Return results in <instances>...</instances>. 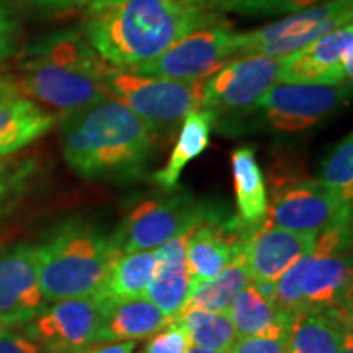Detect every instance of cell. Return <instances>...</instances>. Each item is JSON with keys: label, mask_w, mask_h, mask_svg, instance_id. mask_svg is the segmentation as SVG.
<instances>
[{"label": "cell", "mask_w": 353, "mask_h": 353, "mask_svg": "<svg viewBox=\"0 0 353 353\" xmlns=\"http://www.w3.org/2000/svg\"><path fill=\"white\" fill-rule=\"evenodd\" d=\"M218 19L182 0H100L85 7L82 34L108 65L132 70Z\"/></svg>", "instance_id": "6da1fadb"}, {"label": "cell", "mask_w": 353, "mask_h": 353, "mask_svg": "<svg viewBox=\"0 0 353 353\" xmlns=\"http://www.w3.org/2000/svg\"><path fill=\"white\" fill-rule=\"evenodd\" d=\"M61 132L69 169L81 179L112 183L141 179L157 141L151 128L113 97L65 113Z\"/></svg>", "instance_id": "7a4b0ae2"}, {"label": "cell", "mask_w": 353, "mask_h": 353, "mask_svg": "<svg viewBox=\"0 0 353 353\" xmlns=\"http://www.w3.org/2000/svg\"><path fill=\"white\" fill-rule=\"evenodd\" d=\"M107 69L82 33L59 30L26 48L15 81L26 99L65 114L110 97Z\"/></svg>", "instance_id": "3957f363"}, {"label": "cell", "mask_w": 353, "mask_h": 353, "mask_svg": "<svg viewBox=\"0 0 353 353\" xmlns=\"http://www.w3.org/2000/svg\"><path fill=\"white\" fill-rule=\"evenodd\" d=\"M39 286L46 303L95 294L117 259L112 236L95 224L69 219L37 245Z\"/></svg>", "instance_id": "277c9868"}, {"label": "cell", "mask_w": 353, "mask_h": 353, "mask_svg": "<svg viewBox=\"0 0 353 353\" xmlns=\"http://www.w3.org/2000/svg\"><path fill=\"white\" fill-rule=\"evenodd\" d=\"M201 82L144 76L108 65L105 85L110 97L134 112L159 138H172L193 110L200 108Z\"/></svg>", "instance_id": "5b68a950"}, {"label": "cell", "mask_w": 353, "mask_h": 353, "mask_svg": "<svg viewBox=\"0 0 353 353\" xmlns=\"http://www.w3.org/2000/svg\"><path fill=\"white\" fill-rule=\"evenodd\" d=\"M350 85H309L283 83L260 99L255 107L228 128L241 130L249 123L252 128L293 134L307 131L329 120L350 100Z\"/></svg>", "instance_id": "8992f818"}, {"label": "cell", "mask_w": 353, "mask_h": 353, "mask_svg": "<svg viewBox=\"0 0 353 353\" xmlns=\"http://www.w3.org/2000/svg\"><path fill=\"white\" fill-rule=\"evenodd\" d=\"M216 210L190 193L151 198L128 211L112 234L118 255L152 250L176 236L187 234L203 221L216 218Z\"/></svg>", "instance_id": "52a82bcc"}, {"label": "cell", "mask_w": 353, "mask_h": 353, "mask_svg": "<svg viewBox=\"0 0 353 353\" xmlns=\"http://www.w3.org/2000/svg\"><path fill=\"white\" fill-rule=\"evenodd\" d=\"M353 0H322L303 10L293 12L275 23L236 33L234 52L242 56L265 54L283 57L314 43L334 30L352 23Z\"/></svg>", "instance_id": "ba28073f"}, {"label": "cell", "mask_w": 353, "mask_h": 353, "mask_svg": "<svg viewBox=\"0 0 353 353\" xmlns=\"http://www.w3.org/2000/svg\"><path fill=\"white\" fill-rule=\"evenodd\" d=\"M301 291L307 311L330 312L350 322V226L329 229L317 236L304 267Z\"/></svg>", "instance_id": "9c48e42d"}, {"label": "cell", "mask_w": 353, "mask_h": 353, "mask_svg": "<svg viewBox=\"0 0 353 353\" xmlns=\"http://www.w3.org/2000/svg\"><path fill=\"white\" fill-rule=\"evenodd\" d=\"M281 57L252 54L232 59L201 82L200 108L211 110L228 126L249 113L280 82Z\"/></svg>", "instance_id": "30bf717a"}, {"label": "cell", "mask_w": 353, "mask_h": 353, "mask_svg": "<svg viewBox=\"0 0 353 353\" xmlns=\"http://www.w3.org/2000/svg\"><path fill=\"white\" fill-rule=\"evenodd\" d=\"M234 39L236 32L219 17L193 30L156 59L132 69V72L174 81H203L236 59Z\"/></svg>", "instance_id": "8fae6325"}, {"label": "cell", "mask_w": 353, "mask_h": 353, "mask_svg": "<svg viewBox=\"0 0 353 353\" xmlns=\"http://www.w3.org/2000/svg\"><path fill=\"white\" fill-rule=\"evenodd\" d=\"M265 221L272 226L299 234H319L350 226L352 203L316 179L283 183L268 201Z\"/></svg>", "instance_id": "7c38bea8"}, {"label": "cell", "mask_w": 353, "mask_h": 353, "mask_svg": "<svg viewBox=\"0 0 353 353\" xmlns=\"http://www.w3.org/2000/svg\"><path fill=\"white\" fill-rule=\"evenodd\" d=\"M101 294L68 298L44 306L25 324V334L48 353H83L94 345L105 314Z\"/></svg>", "instance_id": "4fadbf2b"}, {"label": "cell", "mask_w": 353, "mask_h": 353, "mask_svg": "<svg viewBox=\"0 0 353 353\" xmlns=\"http://www.w3.org/2000/svg\"><path fill=\"white\" fill-rule=\"evenodd\" d=\"M352 56L353 26L348 23L281 57L280 82L345 85L352 82Z\"/></svg>", "instance_id": "5bb4252c"}, {"label": "cell", "mask_w": 353, "mask_h": 353, "mask_svg": "<svg viewBox=\"0 0 353 353\" xmlns=\"http://www.w3.org/2000/svg\"><path fill=\"white\" fill-rule=\"evenodd\" d=\"M46 306L39 286L37 245L21 242L0 252V322L25 325Z\"/></svg>", "instance_id": "9a60e30c"}, {"label": "cell", "mask_w": 353, "mask_h": 353, "mask_svg": "<svg viewBox=\"0 0 353 353\" xmlns=\"http://www.w3.org/2000/svg\"><path fill=\"white\" fill-rule=\"evenodd\" d=\"M316 239L314 234L291 232L263 221L247 229L236 259L244 265L250 281L275 283L299 257L311 252Z\"/></svg>", "instance_id": "2e32d148"}, {"label": "cell", "mask_w": 353, "mask_h": 353, "mask_svg": "<svg viewBox=\"0 0 353 353\" xmlns=\"http://www.w3.org/2000/svg\"><path fill=\"white\" fill-rule=\"evenodd\" d=\"M247 229L236 218L223 223L219 216L190 229L185 244V262L192 283L218 276L237 257Z\"/></svg>", "instance_id": "e0dca14e"}, {"label": "cell", "mask_w": 353, "mask_h": 353, "mask_svg": "<svg viewBox=\"0 0 353 353\" xmlns=\"http://www.w3.org/2000/svg\"><path fill=\"white\" fill-rule=\"evenodd\" d=\"M188 232L157 247L156 270L145 291V298L169 317H176L182 312L192 286L185 262Z\"/></svg>", "instance_id": "ac0fdd59"}, {"label": "cell", "mask_w": 353, "mask_h": 353, "mask_svg": "<svg viewBox=\"0 0 353 353\" xmlns=\"http://www.w3.org/2000/svg\"><path fill=\"white\" fill-rule=\"evenodd\" d=\"M172 319L175 317L165 316L148 298H107L103 321L95 343L143 341L161 332Z\"/></svg>", "instance_id": "d6986e66"}, {"label": "cell", "mask_w": 353, "mask_h": 353, "mask_svg": "<svg viewBox=\"0 0 353 353\" xmlns=\"http://www.w3.org/2000/svg\"><path fill=\"white\" fill-rule=\"evenodd\" d=\"M54 123V113L23 95L0 99V157L21 151Z\"/></svg>", "instance_id": "ffe728a7"}, {"label": "cell", "mask_w": 353, "mask_h": 353, "mask_svg": "<svg viewBox=\"0 0 353 353\" xmlns=\"http://www.w3.org/2000/svg\"><path fill=\"white\" fill-rule=\"evenodd\" d=\"M226 314L237 337L285 339L293 319V316L281 312L272 299L265 298L254 281H249V285L234 296Z\"/></svg>", "instance_id": "44dd1931"}, {"label": "cell", "mask_w": 353, "mask_h": 353, "mask_svg": "<svg viewBox=\"0 0 353 353\" xmlns=\"http://www.w3.org/2000/svg\"><path fill=\"white\" fill-rule=\"evenodd\" d=\"M216 121H218L216 114L206 108L193 110L185 118L169 161L161 170L154 172L152 180L157 187L165 190V192H172L176 188L185 167L208 149L210 136L216 126Z\"/></svg>", "instance_id": "7402d4cb"}, {"label": "cell", "mask_w": 353, "mask_h": 353, "mask_svg": "<svg viewBox=\"0 0 353 353\" xmlns=\"http://www.w3.org/2000/svg\"><path fill=\"white\" fill-rule=\"evenodd\" d=\"M352 324L324 311H303L291 319L286 353H341Z\"/></svg>", "instance_id": "603a6c76"}, {"label": "cell", "mask_w": 353, "mask_h": 353, "mask_svg": "<svg viewBox=\"0 0 353 353\" xmlns=\"http://www.w3.org/2000/svg\"><path fill=\"white\" fill-rule=\"evenodd\" d=\"M234 190H236L237 216L242 226L252 228L263 223L268 210V193L255 151L241 145L231 154Z\"/></svg>", "instance_id": "cb8c5ba5"}, {"label": "cell", "mask_w": 353, "mask_h": 353, "mask_svg": "<svg viewBox=\"0 0 353 353\" xmlns=\"http://www.w3.org/2000/svg\"><path fill=\"white\" fill-rule=\"evenodd\" d=\"M156 270V250L117 255L97 293L110 299L145 298V291Z\"/></svg>", "instance_id": "d4e9b609"}, {"label": "cell", "mask_w": 353, "mask_h": 353, "mask_svg": "<svg viewBox=\"0 0 353 353\" xmlns=\"http://www.w3.org/2000/svg\"><path fill=\"white\" fill-rule=\"evenodd\" d=\"M249 281L250 278L247 275L244 265L241 263V260L234 259L213 280L192 283L188 299L182 312L193 311V309L210 312H228L234 296L242 288H245Z\"/></svg>", "instance_id": "484cf974"}, {"label": "cell", "mask_w": 353, "mask_h": 353, "mask_svg": "<svg viewBox=\"0 0 353 353\" xmlns=\"http://www.w3.org/2000/svg\"><path fill=\"white\" fill-rule=\"evenodd\" d=\"M176 317H180L182 321L192 347H200L218 353H229L237 341V332L226 312L193 309V311H185Z\"/></svg>", "instance_id": "4316f807"}, {"label": "cell", "mask_w": 353, "mask_h": 353, "mask_svg": "<svg viewBox=\"0 0 353 353\" xmlns=\"http://www.w3.org/2000/svg\"><path fill=\"white\" fill-rule=\"evenodd\" d=\"M317 182L337 193L342 200H353V139L352 132L330 149L321 161L316 175Z\"/></svg>", "instance_id": "83f0119b"}, {"label": "cell", "mask_w": 353, "mask_h": 353, "mask_svg": "<svg viewBox=\"0 0 353 353\" xmlns=\"http://www.w3.org/2000/svg\"><path fill=\"white\" fill-rule=\"evenodd\" d=\"M37 164L32 159L0 157V214L15 206L32 183Z\"/></svg>", "instance_id": "f1b7e54d"}, {"label": "cell", "mask_w": 353, "mask_h": 353, "mask_svg": "<svg viewBox=\"0 0 353 353\" xmlns=\"http://www.w3.org/2000/svg\"><path fill=\"white\" fill-rule=\"evenodd\" d=\"M322 0H214L213 12H234L242 15H280L314 6Z\"/></svg>", "instance_id": "f546056e"}, {"label": "cell", "mask_w": 353, "mask_h": 353, "mask_svg": "<svg viewBox=\"0 0 353 353\" xmlns=\"http://www.w3.org/2000/svg\"><path fill=\"white\" fill-rule=\"evenodd\" d=\"M192 348L180 317L172 319L161 332L149 337L141 353H187Z\"/></svg>", "instance_id": "4dcf8cb0"}, {"label": "cell", "mask_w": 353, "mask_h": 353, "mask_svg": "<svg viewBox=\"0 0 353 353\" xmlns=\"http://www.w3.org/2000/svg\"><path fill=\"white\" fill-rule=\"evenodd\" d=\"M229 353H286V337H237Z\"/></svg>", "instance_id": "1f68e13d"}, {"label": "cell", "mask_w": 353, "mask_h": 353, "mask_svg": "<svg viewBox=\"0 0 353 353\" xmlns=\"http://www.w3.org/2000/svg\"><path fill=\"white\" fill-rule=\"evenodd\" d=\"M0 353H48L25 332L6 329L0 334Z\"/></svg>", "instance_id": "d6a6232c"}, {"label": "cell", "mask_w": 353, "mask_h": 353, "mask_svg": "<svg viewBox=\"0 0 353 353\" xmlns=\"http://www.w3.org/2000/svg\"><path fill=\"white\" fill-rule=\"evenodd\" d=\"M17 46V25L6 12V8L0 7V63L8 59L13 54Z\"/></svg>", "instance_id": "836d02e7"}, {"label": "cell", "mask_w": 353, "mask_h": 353, "mask_svg": "<svg viewBox=\"0 0 353 353\" xmlns=\"http://www.w3.org/2000/svg\"><path fill=\"white\" fill-rule=\"evenodd\" d=\"M134 348L136 342H113L90 348V350H85L83 353H134Z\"/></svg>", "instance_id": "e575fe53"}, {"label": "cell", "mask_w": 353, "mask_h": 353, "mask_svg": "<svg viewBox=\"0 0 353 353\" xmlns=\"http://www.w3.org/2000/svg\"><path fill=\"white\" fill-rule=\"evenodd\" d=\"M69 2L70 0H28L30 6L44 12L69 10Z\"/></svg>", "instance_id": "d590c367"}, {"label": "cell", "mask_w": 353, "mask_h": 353, "mask_svg": "<svg viewBox=\"0 0 353 353\" xmlns=\"http://www.w3.org/2000/svg\"><path fill=\"white\" fill-rule=\"evenodd\" d=\"M15 95H21L15 77H12L10 74L0 72V99H7V97Z\"/></svg>", "instance_id": "8d00e7d4"}, {"label": "cell", "mask_w": 353, "mask_h": 353, "mask_svg": "<svg viewBox=\"0 0 353 353\" xmlns=\"http://www.w3.org/2000/svg\"><path fill=\"white\" fill-rule=\"evenodd\" d=\"M182 2L187 3V6L201 8V10H210V12H213V3H214V0H182Z\"/></svg>", "instance_id": "74e56055"}, {"label": "cell", "mask_w": 353, "mask_h": 353, "mask_svg": "<svg viewBox=\"0 0 353 353\" xmlns=\"http://www.w3.org/2000/svg\"><path fill=\"white\" fill-rule=\"evenodd\" d=\"M95 2H100V0H70L69 10L70 8H85L87 6H90V3H95Z\"/></svg>", "instance_id": "f35d334b"}, {"label": "cell", "mask_w": 353, "mask_h": 353, "mask_svg": "<svg viewBox=\"0 0 353 353\" xmlns=\"http://www.w3.org/2000/svg\"><path fill=\"white\" fill-rule=\"evenodd\" d=\"M341 353H353V341H352V332L345 335V341H343V345L341 348Z\"/></svg>", "instance_id": "ab89813d"}, {"label": "cell", "mask_w": 353, "mask_h": 353, "mask_svg": "<svg viewBox=\"0 0 353 353\" xmlns=\"http://www.w3.org/2000/svg\"><path fill=\"white\" fill-rule=\"evenodd\" d=\"M187 353H218V352H211V350H205V348L200 347H192Z\"/></svg>", "instance_id": "60d3db41"}, {"label": "cell", "mask_w": 353, "mask_h": 353, "mask_svg": "<svg viewBox=\"0 0 353 353\" xmlns=\"http://www.w3.org/2000/svg\"><path fill=\"white\" fill-rule=\"evenodd\" d=\"M6 329H7V327H6V325H3V324H2V322H0V334H2V332H3V330H6Z\"/></svg>", "instance_id": "b9f144b4"}]
</instances>
